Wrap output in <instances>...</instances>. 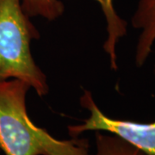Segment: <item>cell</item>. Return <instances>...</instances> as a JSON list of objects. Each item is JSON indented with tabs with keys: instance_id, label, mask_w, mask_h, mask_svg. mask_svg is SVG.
Instances as JSON below:
<instances>
[{
	"instance_id": "obj_1",
	"label": "cell",
	"mask_w": 155,
	"mask_h": 155,
	"mask_svg": "<svg viewBox=\"0 0 155 155\" xmlns=\"http://www.w3.org/2000/svg\"><path fill=\"white\" fill-rule=\"evenodd\" d=\"M26 82H0V150L5 155H90L88 139L59 140L36 126L28 115Z\"/></svg>"
},
{
	"instance_id": "obj_2",
	"label": "cell",
	"mask_w": 155,
	"mask_h": 155,
	"mask_svg": "<svg viewBox=\"0 0 155 155\" xmlns=\"http://www.w3.org/2000/svg\"><path fill=\"white\" fill-rule=\"evenodd\" d=\"M39 38L21 0H0V82L19 79L44 97L49 92L48 78L31 53L32 41Z\"/></svg>"
},
{
	"instance_id": "obj_3",
	"label": "cell",
	"mask_w": 155,
	"mask_h": 155,
	"mask_svg": "<svg viewBox=\"0 0 155 155\" xmlns=\"http://www.w3.org/2000/svg\"><path fill=\"white\" fill-rule=\"evenodd\" d=\"M79 102L89 111V116L79 124L67 127L71 137H78L87 131H103L122 138L146 155H155V121L142 123L110 117L100 110L91 92L86 90Z\"/></svg>"
},
{
	"instance_id": "obj_4",
	"label": "cell",
	"mask_w": 155,
	"mask_h": 155,
	"mask_svg": "<svg viewBox=\"0 0 155 155\" xmlns=\"http://www.w3.org/2000/svg\"><path fill=\"white\" fill-rule=\"evenodd\" d=\"M134 28L140 30L135 48L134 63L144 66L155 43V0H140L131 18Z\"/></svg>"
},
{
	"instance_id": "obj_5",
	"label": "cell",
	"mask_w": 155,
	"mask_h": 155,
	"mask_svg": "<svg viewBox=\"0 0 155 155\" xmlns=\"http://www.w3.org/2000/svg\"><path fill=\"white\" fill-rule=\"evenodd\" d=\"M93 1L99 4L106 20L107 39L104 43V50L109 55L111 69L116 71L118 68L116 45L122 37L127 35V23L117 14L114 6V0Z\"/></svg>"
},
{
	"instance_id": "obj_6",
	"label": "cell",
	"mask_w": 155,
	"mask_h": 155,
	"mask_svg": "<svg viewBox=\"0 0 155 155\" xmlns=\"http://www.w3.org/2000/svg\"><path fill=\"white\" fill-rule=\"evenodd\" d=\"M95 142V155H146L122 138L103 131H96Z\"/></svg>"
},
{
	"instance_id": "obj_7",
	"label": "cell",
	"mask_w": 155,
	"mask_h": 155,
	"mask_svg": "<svg viewBox=\"0 0 155 155\" xmlns=\"http://www.w3.org/2000/svg\"><path fill=\"white\" fill-rule=\"evenodd\" d=\"M23 11L30 17H42L54 21L64 14L65 5L61 0H21Z\"/></svg>"
},
{
	"instance_id": "obj_8",
	"label": "cell",
	"mask_w": 155,
	"mask_h": 155,
	"mask_svg": "<svg viewBox=\"0 0 155 155\" xmlns=\"http://www.w3.org/2000/svg\"><path fill=\"white\" fill-rule=\"evenodd\" d=\"M0 155H1V153H0Z\"/></svg>"
}]
</instances>
